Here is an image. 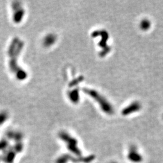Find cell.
<instances>
[{
	"mask_svg": "<svg viewBox=\"0 0 163 163\" xmlns=\"http://www.w3.org/2000/svg\"><path fill=\"white\" fill-rule=\"evenodd\" d=\"M132 106V108H131V107H129L128 108L126 109L125 110V111H126V113H129V112H131V110H132V111H134V110H135V111L136 110V111H137V110H138L140 108V104H139L138 103H134Z\"/></svg>",
	"mask_w": 163,
	"mask_h": 163,
	"instance_id": "6da1fadb",
	"label": "cell"
},
{
	"mask_svg": "<svg viewBox=\"0 0 163 163\" xmlns=\"http://www.w3.org/2000/svg\"><path fill=\"white\" fill-rule=\"evenodd\" d=\"M149 27H150V23L147 20H144L141 23V27L143 30H147Z\"/></svg>",
	"mask_w": 163,
	"mask_h": 163,
	"instance_id": "7a4b0ae2",
	"label": "cell"
},
{
	"mask_svg": "<svg viewBox=\"0 0 163 163\" xmlns=\"http://www.w3.org/2000/svg\"><path fill=\"white\" fill-rule=\"evenodd\" d=\"M7 143L6 142V141H0V151H1V150H2L7 145Z\"/></svg>",
	"mask_w": 163,
	"mask_h": 163,
	"instance_id": "3957f363",
	"label": "cell"
}]
</instances>
